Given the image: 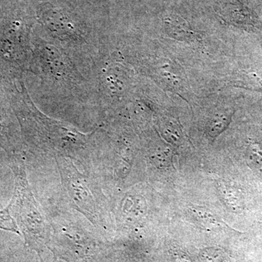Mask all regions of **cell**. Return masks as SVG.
Instances as JSON below:
<instances>
[{
    "mask_svg": "<svg viewBox=\"0 0 262 262\" xmlns=\"http://www.w3.org/2000/svg\"><path fill=\"white\" fill-rule=\"evenodd\" d=\"M20 87L15 89L12 102L29 149L55 159L68 158L84 169L90 168L99 141V130L82 134L70 124L47 116L33 102L21 81Z\"/></svg>",
    "mask_w": 262,
    "mask_h": 262,
    "instance_id": "obj_1",
    "label": "cell"
},
{
    "mask_svg": "<svg viewBox=\"0 0 262 262\" xmlns=\"http://www.w3.org/2000/svg\"><path fill=\"white\" fill-rule=\"evenodd\" d=\"M32 46L31 72L39 77L46 90L75 102L96 101L92 82L67 53L42 37L33 39Z\"/></svg>",
    "mask_w": 262,
    "mask_h": 262,
    "instance_id": "obj_2",
    "label": "cell"
},
{
    "mask_svg": "<svg viewBox=\"0 0 262 262\" xmlns=\"http://www.w3.org/2000/svg\"><path fill=\"white\" fill-rule=\"evenodd\" d=\"M14 174V194L9 206L10 213L20 229L26 242L39 251L47 244L51 226L29 187L25 165L18 155H10Z\"/></svg>",
    "mask_w": 262,
    "mask_h": 262,
    "instance_id": "obj_3",
    "label": "cell"
},
{
    "mask_svg": "<svg viewBox=\"0 0 262 262\" xmlns=\"http://www.w3.org/2000/svg\"><path fill=\"white\" fill-rule=\"evenodd\" d=\"M56 161L71 203L94 225L102 223L103 213L99 206L98 191L89 177L81 173L72 160L58 158Z\"/></svg>",
    "mask_w": 262,
    "mask_h": 262,
    "instance_id": "obj_4",
    "label": "cell"
},
{
    "mask_svg": "<svg viewBox=\"0 0 262 262\" xmlns=\"http://www.w3.org/2000/svg\"><path fill=\"white\" fill-rule=\"evenodd\" d=\"M0 147L9 155H18L20 149V141L12 128L11 119L5 108L0 106Z\"/></svg>",
    "mask_w": 262,
    "mask_h": 262,
    "instance_id": "obj_5",
    "label": "cell"
},
{
    "mask_svg": "<svg viewBox=\"0 0 262 262\" xmlns=\"http://www.w3.org/2000/svg\"><path fill=\"white\" fill-rule=\"evenodd\" d=\"M146 201L142 196L130 194L122 202V217L129 223H138L146 216Z\"/></svg>",
    "mask_w": 262,
    "mask_h": 262,
    "instance_id": "obj_6",
    "label": "cell"
},
{
    "mask_svg": "<svg viewBox=\"0 0 262 262\" xmlns=\"http://www.w3.org/2000/svg\"><path fill=\"white\" fill-rule=\"evenodd\" d=\"M189 212L192 218L199 225L211 230L221 229L223 228L224 226H226L222 220L208 209L200 208V207H191Z\"/></svg>",
    "mask_w": 262,
    "mask_h": 262,
    "instance_id": "obj_7",
    "label": "cell"
},
{
    "mask_svg": "<svg viewBox=\"0 0 262 262\" xmlns=\"http://www.w3.org/2000/svg\"><path fill=\"white\" fill-rule=\"evenodd\" d=\"M0 229L20 234L18 225L12 216L8 206L0 211Z\"/></svg>",
    "mask_w": 262,
    "mask_h": 262,
    "instance_id": "obj_8",
    "label": "cell"
},
{
    "mask_svg": "<svg viewBox=\"0 0 262 262\" xmlns=\"http://www.w3.org/2000/svg\"><path fill=\"white\" fill-rule=\"evenodd\" d=\"M218 188L222 200L225 201L227 206L235 211L238 206V198L236 195L235 191L228 186H225L222 183H221Z\"/></svg>",
    "mask_w": 262,
    "mask_h": 262,
    "instance_id": "obj_9",
    "label": "cell"
},
{
    "mask_svg": "<svg viewBox=\"0 0 262 262\" xmlns=\"http://www.w3.org/2000/svg\"><path fill=\"white\" fill-rule=\"evenodd\" d=\"M228 117L225 115L215 117L213 120H212L208 125V134L213 139H215L220 135L227 125H228Z\"/></svg>",
    "mask_w": 262,
    "mask_h": 262,
    "instance_id": "obj_10",
    "label": "cell"
},
{
    "mask_svg": "<svg viewBox=\"0 0 262 262\" xmlns=\"http://www.w3.org/2000/svg\"><path fill=\"white\" fill-rule=\"evenodd\" d=\"M201 258L204 262H222L223 252L215 248L205 250L201 254Z\"/></svg>",
    "mask_w": 262,
    "mask_h": 262,
    "instance_id": "obj_11",
    "label": "cell"
},
{
    "mask_svg": "<svg viewBox=\"0 0 262 262\" xmlns=\"http://www.w3.org/2000/svg\"><path fill=\"white\" fill-rule=\"evenodd\" d=\"M36 1H45V0H36Z\"/></svg>",
    "mask_w": 262,
    "mask_h": 262,
    "instance_id": "obj_12",
    "label": "cell"
}]
</instances>
